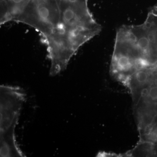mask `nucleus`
Here are the masks:
<instances>
[{
    "mask_svg": "<svg viewBox=\"0 0 157 157\" xmlns=\"http://www.w3.org/2000/svg\"><path fill=\"white\" fill-rule=\"evenodd\" d=\"M60 6L59 23L43 40L51 61L52 76L65 70L78 49L101 31V26L83 2L61 0Z\"/></svg>",
    "mask_w": 157,
    "mask_h": 157,
    "instance_id": "nucleus-1",
    "label": "nucleus"
},
{
    "mask_svg": "<svg viewBox=\"0 0 157 157\" xmlns=\"http://www.w3.org/2000/svg\"><path fill=\"white\" fill-rule=\"evenodd\" d=\"M0 156L25 157L18 147L15 129L26 94L19 86H0Z\"/></svg>",
    "mask_w": 157,
    "mask_h": 157,
    "instance_id": "nucleus-2",
    "label": "nucleus"
}]
</instances>
